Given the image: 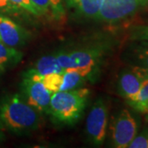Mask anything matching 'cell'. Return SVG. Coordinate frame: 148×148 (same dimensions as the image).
I'll list each match as a JSON object with an SVG mask.
<instances>
[{"label": "cell", "instance_id": "6da1fadb", "mask_svg": "<svg viewBox=\"0 0 148 148\" xmlns=\"http://www.w3.org/2000/svg\"><path fill=\"white\" fill-rule=\"evenodd\" d=\"M0 124L14 134L27 135L40 127V117L21 94H8L0 98Z\"/></svg>", "mask_w": 148, "mask_h": 148}, {"label": "cell", "instance_id": "7a4b0ae2", "mask_svg": "<svg viewBox=\"0 0 148 148\" xmlns=\"http://www.w3.org/2000/svg\"><path fill=\"white\" fill-rule=\"evenodd\" d=\"M90 93L88 88L59 90L53 93L48 114L53 123L73 125L82 115Z\"/></svg>", "mask_w": 148, "mask_h": 148}, {"label": "cell", "instance_id": "3957f363", "mask_svg": "<svg viewBox=\"0 0 148 148\" xmlns=\"http://www.w3.org/2000/svg\"><path fill=\"white\" fill-rule=\"evenodd\" d=\"M110 130L112 145L127 148L138 134V123L129 110L123 109L112 118Z\"/></svg>", "mask_w": 148, "mask_h": 148}, {"label": "cell", "instance_id": "277c9868", "mask_svg": "<svg viewBox=\"0 0 148 148\" xmlns=\"http://www.w3.org/2000/svg\"><path fill=\"white\" fill-rule=\"evenodd\" d=\"M148 0H103L95 19L107 23H115L135 14L146 5Z\"/></svg>", "mask_w": 148, "mask_h": 148}, {"label": "cell", "instance_id": "5b68a950", "mask_svg": "<svg viewBox=\"0 0 148 148\" xmlns=\"http://www.w3.org/2000/svg\"><path fill=\"white\" fill-rule=\"evenodd\" d=\"M108 106L102 98L95 101L87 116L86 132L92 145L101 146L106 138L108 125Z\"/></svg>", "mask_w": 148, "mask_h": 148}, {"label": "cell", "instance_id": "8992f818", "mask_svg": "<svg viewBox=\"0 0 148 148\" xmlns=\"http://www.w3.org/2000/svg\"><path fill=\"white\" fill-rule=\"evenodd\" d=\"M21 94L27 103L39 113L49 114L52 93L48 90L41 80L22 77Z\"/></svg>", "mask_w": 148, "mask_h": 148}, {"label": "cell", "instance_id": "52a82bcc", "mask_svg": "<svg viewBox=\"0 0 148 148\" xmlns=\"http://www.w3.org/2000/svg\"><path fill=\"white\" fill-rule=\"evenodd\" d=\"M29 37L30 33L24 27L10 18L0 15L1 42L9 47H21L27 42Z\"/></svg>", "mask_w": 148, "mask_h": 148}, {"label": "cell", "instance_id": "ba28073f", "mask_svg": "<svg viewBox=\"0 0 148 148\" xmlns=\"http://www.w3.org/2000/svg\"><path fill=\"white\" fill-rule=\"evenodd\" d=\"M143 80L136 67L124 70L119 78L118 87L119 94L126 99L127 102L132 101L141 89Z\"/></svg>", "mask_w": 148, "mask_h": 148}, {"label": "cell", "instance_id": "9c48e42d", "mask_svg": "<svg viewBox=\"0 0 148 148\" xmlns=\"http://www.w3.org/2000/svg\"><path fill=\"white\" fill-rule=\"evenodd\" d=\"M64 71L58 65L54 55L43 56L37 61L35 67L24 72L23 77L42 81L43 77L49 73H61Z\"/></svg>", "mask_w": 148, "mask_h": 148}, {"label": "cell", "instance_id": "30bf717a", "mask_svg": "<svg viewBox=\"0 0 148 148\" xmlns=\"http://www.w3.org/2000/svg\"><path fill=\"white\" fill-rule=\"evenodd\" d=\"M105 50L101 47L88 48L69 52V56L74 63V69L92 68L94 69L101 61Z\"/></svg>", "mask_w": 148, "mask_h": 148}, {"label": "cell", "instance_id": "8fae6325", "mask_svg": "<svg viewBox=\"0 0 148 148\" xmlns=\"http://www.w3.org/2000/svg\"><path fill=\"white\" fill-rule=\"evenodd\" d=\"M23 54L16 48L9 47L0 41V73L11 69L19 64Z\"/></svg>", "mask_w": 148, "mask_h": 148}, {"label": "cell", "instance_id": "7c38bea8", "mask_svg": "<svg viewBox=\"0 0 148 148\" xmlns=\"http://www.w3.org/2000/svg\"><path fill=\"white\" fill-rule=\"evenodd\" d=\"M42 15L53 16L60 20L65 14L61 0H31Z\"/></svg>", "mask_w": 148, "mask_h": 148}, {"label": "cell", "instance_id": "4fadbf2b", "mask_svg": "<svg viewBox=\"0 0 148 148\" xmlns=\"http://www.w3.org/2000/svg\"><path fill=\"white\" fill-rule=\"evenodd\" d=\"M81 15L86 17L96 18L103 0H67Z\"/></svg>", "mask_w": 148, "mask_h": 148}, {"label": "cell", "instance_id": "5bb4252c", "mask_svg": "<svg viewBox=\"0 0 148 148\" xmlns=\"http://www.w3.org/2000/svg\"><path fill=\"white\" fill-rule=\"evenodd\" d=\"M88 77L83 76L76 69H67L63 73V82L59 90H70L78 88Z\"/></svg>", "mask_w": 148, "mask_h": 148}, {"label": "cell", "instance_id": "9a60e30c", "mask_svg": "<svg viewBox=\"0 0 148 148\" xmlns=\"http://www.w3.org/2000/svg\"><path fill=\"white\" fill-rule=\"evenodd\" d=\"M127 104L138 112L148 115V79L143 80L137 96Z\"/></svg>", "mask_w": 148, "mask_h": 148}, {"label": "cell", "instance_id": "2e32d148", "mask_svg": "<svg viewBox=\"0 0 148 148\" xmlns=\"http://www.w3.org/2000/svg\"><path fill=\"white\" fill-rule=\"evenodd\" d=\"M42 82L52 94L59 91L63 82V74L49 73L43 77Z\"/></svg>", "mask_w": 148, "mask_h": 148}, {"label": "cell", "instance_id": "e0dca14e", "mask_svg": "<svg viewBox=\"0 0 148 148\" xmlns=\"http://www.w3.org/2000/svg\"><path fill=\"white\" fill-rule=\"evenodd\" d=\"M12 4L21 8V10L27 11V12L31 13L36 16H41V13L37 9V8L34 5L31 0H9Z\"/></svg>", "mask_w": 148, "mask_h": 148}, {"label": "cell", "instance_id": "ac0fdd59", "mask_svg": "<svg viewBox=\"0 0 148 148\" xmlns=\"http://www.w3.org/2000/svg\"><path fill=\"white\" fill-rule=\"evenodd\" d=\"M129 148H148V127L143 130L140 134H137L128 146Z\"/></svg>", "mask_w": 148, "mask_h": 148}, {"label": "cell", "instance_id": "d6986e66", "mask_svg": "<svg viewBox=\"0 0 148 148\" xmlns=\"http://www.w3.org/2000/svg\"><path fill=\"white\" fill-rule=\"evenodd\" d=\"M56 60L58 62V65L62 68V69L65 71L67 69H74V63L72 60L71 57L69 56V53L60 51L56 54H54Z\"/></svg>", "mask_w": 148, "mask_h": 148}, {"label": "cell", "instance_id": "ffe728a7", "mask_svg": "<svg viewBox=\"0 0 148 148\" xmlns=\"http://www.w3.org/2000/svg\"><path fill=\"white\" fill-rule=\"evenodd\" d=\"M0 11L10 14H19L21 12V9L12 4L9 0H0Z\"/></svg>", "mask_w": 148, "mask_h": 148}, {"label": "cell", "instance_id": "44dd1931", "mask_svg": "<svg viewBox=\"0 0 148 148\" xmlns=\"http://www.w3.org/2000/svg\"><path fill=\"white\" fill-rule=\"evenodd\" d=\"M138 61L140 64V67L148 69V47L138 51Z\"/></svg>", "mask_w": 148, "mask_h": 148}, {"label": "cell", "instance_id": "7402d4cb", "mask_svg": "<svg viewBox=\"0 0 148 148\" xmlns=\"http://www.w3.org/2000/svg\"><path fill=\"white\" fill-rule=\"evenodd\" d=\"M133 35L137 39L148 41V26L139 27L138 30L134 32Z\"/></svg>", "mask_w": 148, "mask_h": 148}, {"label": "cell", "instance_id": "603a6c76", "mask_svg": "<svg viewBox=\"0 0 148 148\" xmlns=\"http://www.w3.org/2000/svg\"><path fill=\"white\" fill-rule=\"evenodd\" d=\"M136 69L139 74L143 77V79H148V69H145L140 66H136Z\"/></svg>", "mask_w": 148, "mask_h": 148}, {"label": "cell", "instance_id": "cb8c5ba5", "mask_svg": "<svg viewBox=\"0 0 148 148\" xmlns=\"http://www.w3.org/2000/svg\"><path fill=\"white\" fill-rule=\"evenodd\" d=\"M3 138H4V136H3V133L2 132V129H1V127H0V143L3 141Z\"/></svg>", "mask_w": 148, "mask_h": 148}, {"label": "cell", "instance_id": "d4e9b609", "mask_svg": "<svg viewBox=\"0 0 148 148\" xmlns=\"http://www.w3.org/2000/svg\"><path fill=\"white\" fill-rule=\"evenodd\" d=\"M0 41H1V39H0Z\"/></svg>", "mask_w": 148, "mask_h": 148}]
</instances>
